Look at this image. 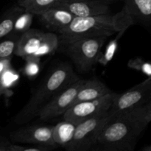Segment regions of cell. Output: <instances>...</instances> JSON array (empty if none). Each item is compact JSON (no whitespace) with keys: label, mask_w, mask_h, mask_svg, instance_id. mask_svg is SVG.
I'll use <instances>...</instances> for the list:
<instances>
[{"label":"cell","mask_w":151,"mask_h":151,"mask_svg":"<svg viewBox=\"0 0 151 151\" xmlns=\"http://www.w3.org/2000/svg\"><path fill=\"white\" fill-rule=\"evenodd\" d=\"M107 38V37L79 38L58 47V51L66 54L79 72H87L98 63L101 50Z\"/></svg>","instance_id":"4"},{"label":"cell","mask_w":151,"mask_h":151,"mask_svg":"<svg viewBox=\"0 0 151 151\" xmlns=\"http://www.w3.org/2000/svg\"><path fill=\"white\" fill-rule=\"evenodd\" d=\"M109 119V111L78 124L66 151H89L97 143L102 129Z\"/></svg>","instance_id":"5"},{"label":"cell","mask_w":151,"mask_h":151,"mask_svg":"<svg viewBox=\"0 0 151 151\" xmlns=\"http://www.w3.org/2000/svg\"><path fill=\"white\" fill-rule=\"evenodd\" d=\"M110 2V0L58 1L52 7L64 9L75 17H85L111 13Z\"/></svg>","instance_id":"10"},{"label":"cell","mask_w":151,"mask_h":151,"mask_svg":"<svg viewBox=\"0 0 151 151\" xmlns=\"http://www.w3.org/2000/svg\"><path fill=\"white\" fill-rule=\"evenodd\" d=\"M95 1V0H59L58 1Z\"/></svg>","instance_id":"29"},{"label":"cell","mask_w":151,"mask_h":151,"mask_svg":"<svg viewBox=\"0 0 151 151\" xmlns=\"http://www.w3.org/2000/svg\"><path fill=\"white\" fill-rule=\"evenodd\" d=\"M53 126L54 125L38 124L24 125L10 133V139L13 142L25 143L55 148L57 145L53 140Z\"/></svg>","instance_id":"9"},{"label":"cell","mask_w":151,"mask_h":151,"mask_svg":"<svg viewBox=\"0 0 151 151\" xmlns=\"http://www.w3.org/2000/svg\"><path fill=\"white\" fill-rule=\"evenodd\" d=\"M48 32L30 28L22 34L18 41L15 50V55L22 58L28 56H37L46 40Z\"/></svg>","instance_id":"11"},{"label":"cell","mask_w":151,"mask_h":151,"mask_svg":"<svg viewBox=\"0 0 151 151\" xmlns=\"http://www.w3.org/2000/svg\"><path fill=\"white\" fill-rule=\"evenodd\" d=\"M117 93L111 91L100 98L74 104L62 115L63 120L79 124L86 119L108 112Z\"/></svg>","instance_id":"6"},{"label":"cell","mask_w":151,"mask_h":151,"mask_svg":"<svg viewBox=\"0 0 151 151\" xmlns=\"http://www.w3.org/2000/svg\"><path fill=\"white\" fill-rule=\"evenodd\" d=\"M124 32H119L118 33L119 35H118L117 38H114L113 41L109 42L107 47L106 48L105 52H101V54H100L98 60V63L103 65V66H106V65H107L112 60L113 57L114 56L115 53H116V50H117L118 39L120 38L121 35Z\"/></svg>","instance_id":"21"},{"label":"cell","mask_w":151,"mask_h":151,"mask_svg":"<svg viewBox=\"0 0 151 151\" xmlns=\"http://www.w3.org/2000/svg\"><path fill=\"white\" fill-rule=\"evenodd\" d=\"M25 60L24 72L28 77H35L40 72L41 69V58L37 56H28L24 58Z\"/></svg>","instance_id":"22"},{"label":"cell","mask_w":151,"mask_h":151,"mask_svg":"<svg viewBox=\"0 0 151 151\" xmlns=\"http://www.w3.org/2000/svg\"><path fill=\"white\" fill-rule=\"evenodd\" d=\"M148 124L144 106L109 116L97 143L134 149L140 134Z\"/></svg>","instance_id":"3"},{"label":"cell","mask_w":151,"mask_h":151,"mask_svg":"<svg viewBox=\"0 0 151 151\" xmlns=\"http://www.w3.org/2000/svg\"><path fill=\"white\" fill-rule=\"evenodd\" d=\"M24 10V9L21 6H15L7 10L0 17V40L11 33L16 18Z\"/></svg>","instance_id":"16"},{"label":"cell","mask_w":151,"mask_h":151,"mask_svg":"<svg viewBox=\"0 0 151 151\" xmlns=\"http://www.w3.org/2000/svg\"><path fill=\"white\" fill-rule=\"evenodd\" d=\"M132 25L121 10L111 13L85 17H75L71 23L58 34V47L82 38L107 37L124 32Z\"/></svg>","instance_id":"2"},{"label":"cell","mask_w":151,"mask_h":151,"mask_svg":"<svg viewBox=\"0 0 151 151\" xmlns=\"http://www.w3.org/2000/svg\"><path fill=\"white\" fill-rule=\"evenodd\" d=\"M128 66L142 72L147 78H151V60H145L141 58H136L128 61Z\"/></svg>","instance_id":"23"},{"label":"cell","mask_w":151,"mask_h":151,"mask_svg":"<svg viewBox=\"0 0 151 151\" xmlns=\"http://www.w3.org/2000/svg\"><path fill=\"white\" fill-rule=\"evenodd\" d=\"M142 151H151V145L145 147L144 149H143Z\"/></svg>","instance_id":"30"},{"label":"cell","mask_w":151,"mask_h":151,"mask_svg":"<svg viewBox=\"0 0 151 151\" xmlns=\"http://www.w3.org/2000/svg\"><path fill=\"white\" fill-rule=\"evenodd\" d=\"M17 1H18V3H20V2H22L23 0H17Z\"/></svg>","instance_id":"31"},{"label":"cell","mask_w":151,"mask_h":151,"mask_svg":"<svg viewBox=\"0 0 151 151\" xmlns=\"http://www.w3.org/2000/svg\"><path fill=\"white\" fill-rule=\"evenodd\" d=\"M111 90L97 78L85 80L79 88L73 104L88 100H95L111 92Z\"/></svg>","instance_id":"14"},{"label":"cell","mask_w":151,"mask_h":151,"mask_svg":"<svg viewBox=\"0 0 151 151\" xmlns=\"http://www.w3.org/2000/svg\"><path fill=\"white\" fill-rule=\"evenodd\" d=\"M77 124L62 119L53 126L52 137L57 147L66 148L73 138Z\"/></svg>","instance_id":"15"},{"label":"cell","mask_w":151,"mask_h":151,"mask_svg":"<svg viewBox=\"0 0 151 151\" xmlns=\"http://www.w3.org/2000/svg\"><path fill=\"white\" fill-rule=\"evenodd\" d=\"M59 0H23L19 5L35 16L52 7Z\"/></svg>","instance_id":"17"},{"label":"cell","mask_w":151,"mask_h":151,"mask_svg":"<svg viewBox=\"0 0 151 151\" xmlns=\"http://www.w3.org/2000/svg\"><path fill=\"white\" fill-rule=\"evenodd\" d=\"M145 109L146 118H147V122L150 123L151 122V100L149 103H147L145 106H144Z\"/></svg>","instance_id":"28"},{"label":"cell","mask_w":151,"mask_h":151,"mask_svg":"<svg viewBox=\"0 0 151 151\" xmlns=\"http://www.w3.org/2000/svg\"><path fill=\"white\" fill-rule=\"evenodd\" d=\"M89 151H134V149L125 148V147H117V146L107 145L96 143Z\"/></svg>","instance_id":"25"},{"label":"cell","mask_w":151,"mask_h":151,"mask_svg":"<svg viewBox=\"0 0 151 151\" xmlns=\"http://www.w3.org/2000/svg\"><path fill=\"white\" fill-rule=\"evenodd\" d=\"M7 139L0 136V151H8L9 145L10 144Z\"/></svg>","instance_id":"27"},{"label":"cell","mask_w":151,"mask_h":151,"mask_svg":"<svg viewBox=\"0 0 151 151\" xmlns=\"http://www.w3.org/2000/svg\"><path fill=\"white\" fill-rule=\"evenodd\" d=\"M10 63H11V58L3 59L0 60V77L2 75L5 71L10 68Z\"/></svg>","instance_id":"26"},{"label":"cell","mask_w":151,"mask_h":151,"mask_svg":"<svg viewBox=\"0 0 151 151\" xmlns=\"http://www.w3.org/2000/svg\"><path fill=\"white\" fill-rule=\"evenodd\" d=\"M85 80L79 78L58 93L40 110L38 117L41 121H48L62 116L73 104L78 91Z\"/></svg>","instance_id":"8"},{"label":"cell","mask_w":151,"mask_h":151,"mask_svg":"<svg viewBox=\"0 0 151 151\" xmlns=\"http://www.w3.org/2000/svg\"><path fill=\"white\" fill-rule=\"evenodd\" d=\"M151 100V78L134 86L122 94H117L109 109V116L145 106Z\"/></svg>","instance_id":"7"},{"label":"cell","mask_w":151,"mask_h":151,"mask_svg":"<svg viewBox=\"0 0 151 151\" xmlns=\"http://www.w3.org/2000/svg\"><path fill=\"white\" fill-rule=\"evenodd\" d=\"M122 12L132 25L151 29V0H125Z\"/></svg>","instance_id":"12"},{"label":"cell","mask_w":151,"mask_h":151,"mask_svg":"<svg viewBox=\"0 0 151 151\" xmlns=\"http://www.w3.org/2000/svg\"><path fill=\"white\" fill-rule=\"evenodd\" d=\"M19 39V36L9 35L0 40V60L12 58Z\"/></svg>","instance_id":"19"},{"label":"cell","mask_w":151,"mask_h":151,"mask_svg":"<svg viewBox=\"0 0 151 151\" xmlns=\"http://www.w3.org/2000/svg\"><path fill=\"white\" fill-rule=\"evenodd\" d=\"M52 149L54 148L46 146L35 145V147H25L10 143L8 147V151H51Z\"/></svg>","instance_id":"24"},{"label":"cell","mask_w":151,"mask_h":151,"mask_svg":"<svg viewBox=\"0 0 151 151\" xmlns=\"http://www.w3.org/2000/svg\"><path fill=\"white\" fill-rule=\"evenodd\" d=\"M18 78L19 75L11 68L5 71L0 77V95L9 91L18 81Z\"/></svg>","instance_id":"20"},{"label":"cell","mask_w":151,"mask_h":151,"mask_svg":"<svg viewBox=\"0 0 151 151\" xmlns=\"http://www.w3.org/2000/svg\"><path fill=\"white\" fill-rule=\"evenodd\" d=\"M36 16L45 27L56 34L66 27L75 17L69 11L59 7H51Z\"/></svg>","instance_id":"13"},{"label":"cell","mask_w":151,"mask_h":151,"mask_svg":"<svg viewBox=\"0 0 151 151\" xmlns=\"http://www.w3.org/2000/svg\"><path fill=\"white\" fill-rule=\"evenodd\" d=\"M33 15L29 12L24 10L22 13L18 16L15 21L14 25H13V30L10 35H16L20 37L26 31L30 29V26L32 24V19H33Z\"/></svg>","instance_id":"18"},{"label":"cell","mask_w":151,"mask_h":151,"mask_svg":"<svg viewBox=\"0 0 151 151\" xmlns=\"http://www.w3.org/2000/svg\"><path fill=\"white\" fill-rule=\"evenodd\" d=\"M73 67L68 63H60L45 75L32 93L29 101L13 118L16 125H23L38 116L40 110L58 93L79 79Z\"/></svg>","instance_id":"1"}]
</instances>
